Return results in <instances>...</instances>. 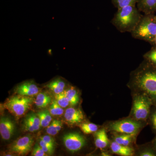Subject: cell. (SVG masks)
Returning <instances> with one entry per match:
<instances>
[{"mask_svg": "<svg viewBox=\"0 0 156 156\" xmlns=\"http://www.w3.org/2000/svg\"><path fill=\"white\" fill-rule=\"evenodd\" d=\"M133 83L143 92L156 106V67L144 60L140 66L132 73Z\"/></svg>", "mask_w": 156, "mask_h": 156, "instance_id": "1", "label": "cell"}, {"mask_svg": "<svg viewBox=\"0 0 156 156\" xmlns=\"http://www.w3.org/2000/svg\"><path fill=\"white\" fill-rule=\"evenodd\" d=\"M142 15L136 5L118 9L111 23L121 33H131L136 27Z\"/></svg>", "mask_w": 156, "mask_h": 156, "instance_id": "2", "label": "cell"}, {"mask_svg": "<svg viewBox=\"0 0 156 156\" xmlns=\"http://www.w3.org/2000/svg\"><path fill=\"white\" fill-rule=\"evenodd\" d=\"M134 38L152 44L156 37V19L155 14H144L134 30L131 33Z\"/></svg>", "mask_w": 156, "mask_h": 156, "instance_id": "3", "label": "cell"}, {"mask_svg": "<svg viewBox=\"0 0 156 156\" xmlns=\"http://www.w3.org/2000/svg\"><path fill=\"white\" fill-rule=\"evenodd\" d=\"M33 101L30 97L17 95L9 98L4 106L14 116L19 118L30 108Z\"/></svg>", "mask_w": 156, "mask_h": 156, "instance_id": "4", "label": "cell"}, {"mask_svg": "<svg viewBox=\"0 0 156 156\" xmlns=\"http://www.w3.org/2000/svg\"><path fill=\"white\" fill-rule=\"evenodd\" d=\"M152 101L144 94L136 96L133 101L132 115L136 121H145L151 114Z\"/></svg>", "mask_w": 156, "mask_h": 156, "instance_id": "5", "label": "cell"}, {"mask_svg": "<svg viewBox=\"0 0 156 156\" xmlns=\"http://www.w3.org/2000/svg\"><path fill=\"white\" fill-rule=\"evenodd\" d=\"M142 127L136 120L125 119L111 123L109 128L111 131L122 134L135 135Z\"/></svg>", "mask_w": 156, "mask_h": 156, "instance_id": "6", "label": "cell"}, {"mask_svg": "<svg viewBox=\"0 0 156 156\" xmlns=\"http://www.w3.org/2000/svg\"><path fill=\"white\" fill-rule=\"evenodd\" d=\"M62 140L65 147L72 153L80 150L86 144V140L84 136L76 132L66 134L63 136Z\"/></svg>", "mask_w": 156, "mask_h": 156, "instance_id": "7", "label": "cell"}, {"mask_svg": "<svg viewBox=\"0 0 156 156\" xmlns=\"http://www.w3.org/2000/svg\"><path fill=\"white\" fill-rule=\"evenodd\" d=\"M34 142L31 136L26 135L12 143L9 148L11 152L18 155H25L31 151Z\"/></svg>", "mask_w": 156, "mask_h": 156, "instance_id": "8", "label": "cell"}, {"mask_svg": "<svg viewBox=\"0 0 156 156\" xmlns=\"http://www.w3.org/2000/svg\"><path fill=\"white\" fill-rule=\"evenodd\" d=\"M15 124L8 117H1L0 119V134L4 140L11 139L15 131Z\"/></svg>", "mask_w": 156, "mask_h": 156, "instance_id": "9", "label": "cell"}, {"mask_svg": "<svg viewBox=\"0 0 156 156\" xmlns=\"http://www.w3.org/2000/svg\"><path fill=\"white\" fill-rule=\"evenodd\" d=\"M39 88L32 82H26L16 87L15 93L17 95L31 97L38 93Z\"/></svg>", "mask_w": 156, "mask_h": 156, "instance_id": "10", "label": "cell"}, {"mask_svg": "<svg viewBox=\"0 0 156 156\" xmlns=\"http://www.w3.org/2000/svg\"><path fill=\"white\" fill-rule=\"evenodd\" d=\"M65 119L70 125H76L81 122L84 119L83 112L79 109L69 108L66 110Z\"/></svg>", "mask_w": 156, "mask_h": 156, "instance_id": "11", "label": "cell"}, {"mask_svg": "<svg viewBox=\"0 0 156 156\" xmlns=\"http://www.w3.org/2000/svg\"><path fill=\"white\" fill-rule=\"evenodd\" d=\"M136 7L144 14H154L156 13V0H138Z\"/></svg>", "mask_w": 156, "mask_h": 156, "instance_id": "12", "label": "cell"}, {"mask_svg": "<svg viewBox=\"0 0 156 156\" xmlns=\"http://www.w3.org/2000/svg\"><path fill=\"white\" fill-rule=\"evenodd\" d=\"M95 143L96 147L100 149L105 148L108 145L109 140L105 130L100 129L94 134Z\"/></svg>", "mask_w": 156, "mask_h": 156, "instance_id": "13", "label": "cell"}, {"mask_svg": "<svg viewBox=\"0 0 156 156\" xmlns=\"http://www.w3.org/2000/svg\"><path fill=\"white\" fill-rule=\"evenodd\" d=\"M111 149L114 153L123 156H131L133 154V150L128 146H124L113 141L111 144Z\"/></svg>", "mask_w": 156, "mask_h": 156, "instance_id": "14", "label": "cell"}, {"mask_svg": "<svg viewBox=\"0 0 156 156\" xmlns=\"http://www.w3.org/2000/svg\"><path fill=\"white\" fill-rule=\"evenodd\" d=\"M52 98L46 92H41L37 95L34 101L36 106L39 108H44L48 106L51 102Z\"/></svg>", "mask_w": 156, "mask_h": 156, "instance_id": "15", "label": "cell"}, {"mask_svg": "<svg viewBox=\"0 0 156 156\" xmlns=\"http://www.w3.org/2000/svg\"><path fill=\"white\" fill-rule=\"evenodd\" d=\"M66 83L60 78H57L47 84L46 87L53 91L55 94H58L64 92Z\"/></svg>", "mask_w": 156, "mask_h": 156, "instance_id": "16", "label": "cell"}, {"mask_svg": "<svg viewBox=\"0 0 156 156\" xmlns=\"http://www.w3.org/2000/svg\"><path fill=\"white\" fill-rule=\"evenodd\" d=\"M37 115L41 121V127L43 128L48 127L52 121V115L50 113L49 110H45L38 112Z\"/></svg>", "mask_w": 156, "mask_h": 156, "instance_id": "17", "label": "cell"}, {"mask_svg": "<svg viewBox=\"0 0 156 156\" xmlns=\"http://www.w3.org/2000/svg\"><path fill=\"white\" fill-rule=\"evenodd\" d=\"M65 95L67 98L68 100L69 101L70 104L74 106L76 105L79 102L80 98L77 92L75 89H70L64 91Z\"/></svg>", "mask_w": 156, "mask_h": 156, "instance_id": "18", "label": "cell"}, {"mask_svg": "<svg viewBox=\"0 0 156 156\" xmlns=\"http://www.w3.org/2000/svg\"><path fill=\"white\" fill-rule=\"evenodd\" d=\"M134 135L123 134L115 136V141L119 144L124 146H128L131 141Z\"/></svg>", "mask_w": 156, "mask_h": 156, "instance_id": "19", "label": "cell"}, {"mask_svg": "<svg viewBox=\"0 0 156 156\" xmlns=\"http://www.w3.org/2000/svg\"><path fill=\"white\" fill-rule=\"evenodd\" d=\"M144 59L154 67H156V48L152 47L144 55Z\"/></svg>", "mask_w": 156, "mask_h": 156, "instance_id": "20", "label": "cell"}, {"mask_svg": "<svg viewBox=\"0 0 156 156\" xmlns=\"http://www.w3.org/2000/svg\"><path fill=\"white\" fill-rule=\"evenodd\" d=\"M138 0H112L113 5L117 9L127 6L136 5Z\"/></svg>", "mask_w": 156, "mask_h": 156, "instance_id": "21", "label": "cell"}, {"mask_svg": "<svg viewBox=\"0 0 156 156\" xmlns=\"http://www.w3.org/2000/svg\"><path fill=\"white\" fill-rule=\"evenodd\" d=\"M49 111L51 115L53 116L61 115L64 112L63 108L58 104L55 99L52 101Z\"/></svg>", "mask_w": 156, "mask_h": 156, "instance_id": "22", "label": "cell"}, {"mask_svg": "<svg viewBox=\"0 0 156 156\" xmlns=\"http://www.w3.org/2000/svg\"><path fill=\"white\" fill-rule=\"evenodd\" d=\"M80 128L82 131L86 134L95 133L98 130V126L92 123H86L81 124Z\"/></svg>", "mask_w": 156, "mask_h": 156, "instance_id": "23", "label": "cell"}, {"mask_svg": "<svg viewBox=\"0 0 156 156\" xmlns=\"http://www.w3.org/2000/svg\"><path fill=\"white\" fill-rule=\"evenodd\" d=\"M27 118L30 121L36 131L40 129V127H41V121L37 115L32 113L29 115Z\"/></svg>", "mask_w": 156, "mask_h": 156, "instance_id": "24", "label": "cell"}, {"mask_svg": "<svg viewBox=\"0 0 156 156\" xmlns=\"http://www.w3.org/2000/svg\"><path fill=\"white\" fill-rule=\"evenodd\" d=\"M55 100L58 104L63 108H66L70 104L67 98L65 95L64 92H62L58 94H56L55 96Z\"/></svg>", "mask_w": 156, "mask_h": 156, "instance_id": "25", "label": "cell"}, {"mask_svg": "<svg viewBox=\"0 0 156 156\" xmlns=\"http://www.w3.org/2000/svg\"><path fill=\"white\" fill-rule=\"evenodd\" d=\"M39 144L42 147V149L48 154H52L54 152V147L48 145L41 138L39 140Z\"/></svg>", "mask_w": 156, "mask_h": 156, "instance_id": "26", "label": "cell"}, {"mask_svg": "<svg viewBox=\"0 0 156 156\" xmlns=\"http://www.w3.org/2000/svg\"><path fill=\"white\" fill-rule=\"evenodd\" d=\"M56 120H54L48 126L46 131L47 133L51 136H55L58 133L56 127Z\"/></svg>", "mask_w": 156, "mask_h": 156, "instance_id": "27", "label": "cell"}, {"mask_svg": "<svg viewBox=\"0 0 156 156\" xmlns=\"http://www.w3.org/2000/svg\"><path fill=\"white\" fill-rule=\"evenodd\" d=\"M32 156H48V154L46 153L42 147L38 144H36L32 153Z\"/></svg>", "mask_w": 156, "mask_h": 156, "instance_id": "28", "label": "cell"}, {"mask_svg": "<svg viewBox=\"0 0 156 156\" xmlns=\"http://www.w3.org/2000/svg\"><path fill=\"white\" fill-rule=\"evenodd\" d=\"M23 127V130L26 131L30 132H34L36 131L30 121L27 118L24 120Z\"/></svg>", "mask_w": 156, "mask_h": 156, "instance_id": "29", "label": "cell"}, {"mask_svg": "<svg viewBox=\"0 0 156 156\" xmlns=\"http://www.w3.org/2000/svg\"><path fill=\"white\" fill-rule=\"evenodd\" d=\"M40 138L44 141L48 145L51 146L52 147H55V140L51 135H45V136H41Z\"/></svg>", "mask_w": 156, "mask_h": 156, "instance_id": "30", "label": "cell"}, {"mask_svg": "<svg viewBox=\"0 0 156 156\" xmlns=\"http://www.w3.org/2000/svg\"><path fill=\"white\" fill-rule=\"evenodd\" d=\"M151 123L154 130L156 131V109L150 116Z\"/></svg>", "mask_w": 156, "mask_h": 156, "instance_id": "31", "label": "cell"}, {"mask_svg": "<svg viewBox=\"0 0 156 156\" xmlns=\"http://www.w3.org/2000/svg\"><path fill=\"white\" fill-rule=\"evenodd\" d=\"M151 45L153 46V48H156V37L155 38L154 40V41L153 42Z\"/></svg>", "mask_w": 156, "mask_h": 156, "instance_id": "32", "label": "cell"}, {"mask_svg": "<svg viewBox=\"0 0 156 156\" xmlns=\"http://www.w3.org/2000/svg\"><path fill=\"white\" fill-rule=\"evenodd\" d=\"M154 147L156 151V138H155V139L154 140Z\"/></svg>", "mask_w": 156, "mask_h": 156, "instance_id": "33", "label": "cell"}, {"mask_svg": "<svg viewBox=\"0 0 156 156\" xmlns=\"http://www.w3.org/2000/svg\"></svg>", "mask_w": 156, "mask_h": 156, "instance_id": "34", "label": "cell"}, {"mask_svg": "<svg viewBox=\"0 0 156 156\" xmlns=\"http://www.w3.org/2000/svg\"></svg>", "mask_w": 156, "mask_h": 156, "instance_id": "35", "label": "cell"}]
</instances>
